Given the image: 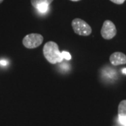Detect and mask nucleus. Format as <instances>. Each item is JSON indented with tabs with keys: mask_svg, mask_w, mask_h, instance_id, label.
<instances>
[{
	"mask_svg": "<svg viewBox=\"0 0 126 126\" xmlns=\"http://www.w3.org/2000/svg\"><path fill=\"white\" fill-rule=\"evenodd\" d=\"M110 1H111L113 3L116 4H122L125 2L126 0H110Z\"/></svg>",
	"mask_w": 126,
	"mask_h": 126,
	"instance_id": "nucleus-10",
	"label": "nucleus"
},
{
	"mask_svg": "<svg viewBox=\"0 0 126 126\" xmlns=\"http://www.w3.org/2000/svg\"><path fill=\"white\" fill-rule=\"evenodd\" d=\"M110 63L114 66L126 64V55L121 52H115L109 58Z\"/></svg>",
	"mask_w": 126,
	"mask_h": 126,
	"instance_id": "nucleus-5",
	"label": "nucleus"
},
{
	"mask_svg": "<svg viewBox=\"0 0 126 126\" xmlns=\"http://www.w3.org/2000/svg\"></svg>",
	"mask_w": 126,
	"mask_h": 126,
	"instance_id": "nucleus-15",
	"label": "nucleus"
},
{
	"mask_svg": "<svg viewBox=\"0 0 126 126\" xmlns=\"http://www.w3.org/2000/svg\"><path fill=\"white\" fill-rule=\"evenodd\" d=\"M53 0H31V4L34 8H36L38 5L41 4H46L50 5L53 2Z\"/></svg>",
	"mask_w": 126,
	"mask_h": 126,
	"instance_id": "nucleus-7",
	"label": "nucleus"
},
{
	"mask_svg": "<svg viewBox=\"0 0 126 126\" xmlns=\"http://www.w3.org/2000/svg\"><path fill=\"white\" fill-rule=\"evenodd\" d=\"M122 72L124 74H126V68H124V69H122Z\"/></svg>",
	"mask_w": 126,
	"mask_h": 126,
	"instance_id": "nucleus-12",
	"label": "nucleus"
},
{
	"mask_svg": "<svg viewBox=\"0 0 126 126\" xmlns=\"http://www.w3.org/2000/svg\"><path fill=\"white\" fill-rule=\"evenodd\" d=\"M48 7H49V5L46 4H41L38 5L35 9L41 14H45L48 11Z\"/></svg>",
	"mask_w": 126,
	"mask_h": 126,
	"instance_id": "nucleus-8",
	"label": "nucleus"
},
{
	"mask_svg": "<svg viewBox=\"0 0 126 126\" xmlns=\"http://www.w3.org/2000/svg\"><path fill=\"white\" fill-rule=\"evenodd\" d=\"M3 1H4V0H0V3H1V2H2Z\"/></svg>",
	"mask_w": 126,
	"mask_h": 126,
	"instance_id": "nucleus-14",
	"label": "nucleus"
},
{
	"mask_svg": "<svg viewBox=\"0 0 126 126\" xmlns=\"http://www.w3.org/2000/svg\"><path fill=\"white\" fill-rule=\"evenodd\" d=\"M72 1H80V0H71Z\"/></svg>",
	"mask_w": 126,
	"mask_h": 126,
	"instance_id": "nucleus-13",
	"label": "nucleus"
},
{
	"mask_svg": "<svg viewBox=\"0 0 126 126\" xmlns=\"http://www.w3.org/2000/svg\"><path fill=\"white\" fill-rule=\"evenodd\" d=\"M72 26L74 32L80 36H89L92 33V28L90 25L80 18H75L72 20Z\"/></svg>",
	"mask_w": 126,
	"mask_h": 126,
	"instance_id": "nucleus-2",
	"label": "nucleus"
},
{
	"mask_svg": "<svg viewBox=\"0 0 126 126\" xmlns=\"http://www.w3.org/2000/svg\"><path fill=\"white\" fill-rule=\"evenodd\" d=\"M118 117L126 118V100H123L119 104Z\"/></svg>",
	"mask_w": 126,
	"mask_h": 126,
	"instance_id": "nucleus-6",
	"label": "nucleus"
},
{
	"mask_svg": "<svg viewBox=\"0 0 126 126\" xmlns=\"http://www.w3.org/2000/svg\"><path fill=\"white\" fill-rule=\"evenodd\" d=\"M44 41V37L41 34L32 33L27 34L23 38V46L29 49H32L37 48L42 44Z\"/></svg>",
	"mask_w": 126,
	"mask_h": 126,
	"instance_id": "nucleus-3",
	"label": "nucleus"
},
{
	"mask_svg": "<svg viewBox=\"0 0 126 126\" xmlns=\"http://www.w3.org/2000/svg\"><path fill=\"white\" fill-rule=\"evenodd\" d=\"M7 63H8V62H7L6 60H1V61H0V64H1V65H6Z\"/></svg>",
	"mask_w": 126,
	"mask_h": 126,
	"instance_id": "nucleus-11",
	"label": "nucleus"
},
{
	"mask_svg": "<svg viewBox=\"0 0 126 126\" xmlns=\"http://www.w3.org/2000/svg\"><path fill=\"white\" fill-rule=\"evenodd\" d=\"M116 28L111 20H105L101 30V34L104 39H111L116 34Z\"/></svg>",
	"mask_w": 126,
	"mask_h": 126,
	"instance_id": "nucleus-4",
	"label": "nucleus"
},
{
	"mask_svg": "<svg viewBox=\"0 0 126 126\" xmlns=\"http://www.w3.org/2000/svg\"><path fill=\"white\" fill-rule=\"evenodd\" d=\"M43 53L46 60L53 64L60 63L63 60L62 53L59 50L58 45L54 41L46 43L43 48Z\"/></svg>",
	"mask_w": 126,
	"mask_h": 126,
	"instance_id": "nucleus-1",
	"label": "nucleus"
},
{
	"mask_svg": "<svg viewBox=\"0 0 126 126\" xmlns=\"http://www.w3.org/2000/svg\"><path fill=\"white\" fill-rule=\"evenodd\" d=\"M62 55H63V59H66V60H71L72 58V56L71 55L69 54L68 52H66V51H63L62 52Z\"/></svg>",
	"mask_w": 126,
	"mask_h": 126,
	"instance_id": "nucleus-9",
	"label": "nucleus"
}]
</instances>
